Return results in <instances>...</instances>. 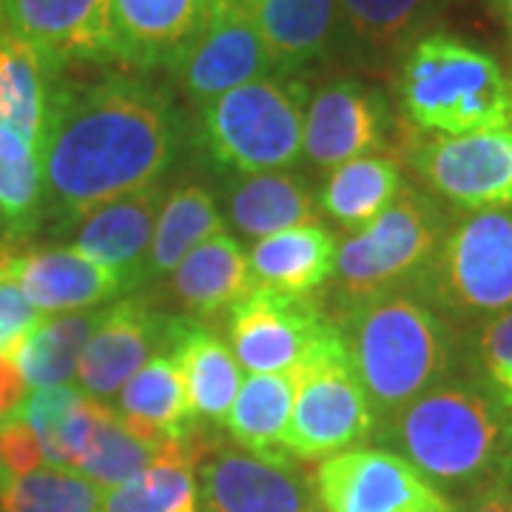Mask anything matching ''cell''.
<instances>
[{
	"label": "cell",
	"instance_id": "1",
	"mask_svg": "<svg viewBox=\"0 0 512 512\" xmlns=\"http://www.w3.org/2000/svg\"><path fill=\"white\" fill-rule=\"evenodd\" d=\"M183 146V117L146 80L109 74L92 86L60 80L40 146L43 202L60 228L154 185Z\"/></svg>",
	"mask_w": 512,
	"mask_h": 512
},
{
	"label": "cell",
	"instance_id": "2",
	"mask_svg": "<svg viewBox=\"0 0 512 512\" xmlns=\"http://www.w3.org/2000/svg\"><path fill=\"white\" fill-rule=\"evenodd\" d=\"M339 330L376 416H396L453 367L450 328L419 296H373L345 308Z\"/></svg>",
	"mask_w": 512,
	"mask_h": 512
},
{
	"label": "cell",
	"instance_id": "3",
	"mask_svg": "<svg viewBox=\"0 0 512 512\" xmlns=\"http://www.w3.org/2000/svg\"><path fill=\"white\" fill-rule=\"evenodd\" d=\"M404 117L430 137L512 126V77L490 52L456 35H421L399 72Z\"/></svg>",
	"mask_w": 512,
	"mask_h": 512
},
{
	"label": "cell",
	"instance_id": "4",
	"mask_svg": "<svg viewBox=\"0 0 512 512\" xmlns=\"http://www.w3.org/2000/svg\"><path fill=\"white\" fill-rule=\"evenodd\" d=\"M387 439L433 484H476L510 450L501 404L470 384L441 382L390 416Z\"/></svg>",
	"mask_w": 512,
	"mask_h": 512
},
{
	"label": "cell",
	"instance_id": "5",
	"mask_svg": "<svg viewBox=\"0 0 512 512\" xmlns=\"http://www.w3.org/2000/svg\"><path fill=\"white\" fill-rule=\"evenodd\" d=\"M308 86L302 77L268 74L202 106V146L239 174L282 171L299 160Z\"/></svg>",
	"mask_w": 512,
	"mask_h": 512
},
{
	"label": "cell",
	"instance_id": "6",
	"mask_svg": "<svg viewBox=\"0 0 512 512\" xmlns=\"http://www.w3.org/2000/svg\"><path fill=\"white\" fill-rule=\"evenodd\" d=\"M436 313L487 322L512 308V208L467 214L441 234L413 279Z\"/></svg>",
	"mask_w": 512,
	"mask_h": 512
},
{
	"label": "cell",
	"instance_id": "7",
	"mask_svg": "<svg viewBox=\"0 0 512 512\" xmlns=\"http://www.w3.org/2000/svg\"><path fill=\"white\" fill-rule=\"evenodd\" d=\"M288 373L293 379V410L285 436L288 456L299 461L328 458L373 436L379 416L336 322Z\"/></svg>",
	"mask_w": 512,
	"mask_h": 512
},
{
	"label": "cell",
	"instance_id": "8",
	"mask_svg": "<svg viewBox=\"0 0 512 512\" xmlns=\"http://www.w3.org/2000/svg\"><path fill=\"white\" fill-rule=\"evenodd\" d=\"M444 214L416 188H404L382 217L356 228L336 251V296L353 308L416 279L444 234Z\"/></svg>",
	"mask_w": 512,
	"mask_h": 512
},
{
	"label": "cell",
	"instance_id": "9",
	"mask_svg": "<svg viewBox=\"0 0 512 512\" xmlns=\"http://www.w3.org/2000/svg\"><path fill=\"white\" fill-rule=\"evenodd\" d=\"M313 493L322 512H456L430 478L382 447H350L322 458Z\"/></svg>",
	"mask_w": 512,
	"mask_h": 512
},
{
	"label": "cell",
	"instance_id": "10",
	"mask_svg": "<svg viewBox=\"0 0 512 512\" xmlns=\"http://www.w3.org/2000/svg\"><path fill=\"white\" fill-rule=\"evenodd\" d=\"M424 185L464 214L512 208V126L427 137L407 148Z\"/></svg>",
	"mask_w": 512,
	"mask_h": 512
},
{
	"label": "cell",
	"instance_id": "11",
	"mask_svg": "<svg viewBox=\"0 0 512 512\" xmlns=\"http://www.w3.org/2000/svg\"><path fill=\"white\" fill-rule=\"evenodd\" d=\"M313 293H288L256 285L228 311V339L248 373H288L330 328Z\"/></svg>",
	"mask_w": 512,
	"mask_h": 512
},
{
	"label": "cell",
	"instance_id": "12",
	"mask_svg": "<svg viewBox=\"0 0 512 512\" xmlns=\"http://www.w3.org/2000/svg\"><path fill=\"white\" fill-rule=\"evenodd\" d=\"M188 100H208L274 74L265 40L245 0H211L200 35L168 69Z\"/></svg>",
	"mask_w": 512,
	"mask_h": 512
},
{
	"label": "cell",
	"instance_id": "13",
	"mask_svg": "<svg viewBox=\"0 0 512 512\" xmlns=\"http://www.w3.org/2000/svg\"><path fill=\"white\" fill-rule=\"evenodd\" d=\"M200 487L205 512H322L308 478L288 453L211 450L200 467Z\"/></svg>",
	"mask_w": 512,
	"mask_h": 512
},
{
	"label": "cell",
	"instance_id": "14",
	"mask_svg": "<svg viewBox=\"0 0 512 512\" xmlns=\"http://www.w3.org/2000/svg\"><path fill=\"white\" fill-rule=\"evenodd\" d=\"M177 319L157 311L146 296L114 302L77 362L80 390L97 402L117 396L151 356L171 348Z\"/></svg>",
	"mask_w": 512,
	"mask_h": 512
},
{
	"label": "cell",
	"instance_id": "15",
	"mask_svg": "<svg viewBox=\"0 0 512 512\" xmlns=\"http://www.w3.org/2000/svg\"><path fill=\"white\" fill-rule=\"evenodd\" d=\"M387 103L356 77L328 80L308 100L302 151L319 168H336L382 151L387 140Z\"/></svg>",
	"mask_w": 512,
	"mask_h": 512
},
{
	"label": "cell",
	"instance_id": "16",
	"mask_svg": "<svg viewBox=\"0 0 512 512\" xmlns=\"http://www.w3.org/2000/svg\"><path fill=\"white\" fill-rule=\"evenodd\" d=\"M0 32L32 43L60 66L120 60L109 0H0Z\"/></svg>",
	"mask_w": 512,
	"mask_h": 512
},
{
	"label": "cell",
	"instance_id": "17",
	"mask_svg": "<svg viewBox=\"0 0 512 512\" xmlns=\"http://www.w3.org/2000/svg\"><path fill=\"white\" fill-rule=\"evenodd\" d=\"M163 208L160 183L106 202L74 222V248L123 279L126 291L148 282V251Z\"/></svg>",
	"mask_w": 512,
	"mask_h": 512
},
{
	"label": "cell",
	"instance_id": "18",
	"mask_svg": "<svg viewBox=\"0 0 512 512\" xmlns=\"http://www.w3.org/2000/svg\"><path fill=\"white\" fill-rule=\"evenodd\" d=\"M0 265L40 313L92 311L128 293L123 279L77 248L0 251Z\"/></svg>",
	"mask_w": 512,
	"mask_h": 512
},
{
	"label": "cell",
	"instance_id": "19",
	"mask_svg": "<svg viewBox=\"0 0 512 512\" xmlns=\"http://www.w3.org/2000/svg\"><path fill=\"white\" fill-rule=\"evenodd\" d=\"M117 55L137 69H171L200 35L211 0H109Z\"/></svg>",
	"mask_w": 512,
	"mask_h": 512
},
{
	"label": "cell",
	"instance_id": "20",
	"mask_svg": "<svg viewBox=\"0 0 512 512\" xmlns=\"http://www.w3.org/2000/svg\"><path fill=\"white\" fill-rule=\"evenodd\" d=\"M336 46L379 69L407 55L439 12V0H336Z\"/></svg>",
	"mask_w": 512,
	"mask_h": 512
},
{
	"label": "cell",
	"instance_id": "21",
	"mask_svg": "<svg viewBox=\"0 0 512 512\" xmlns=\"http://www.w3.org/2000/svg\"><path fill=\"white\" fill-rule=\"evenodd\" d=\"M274 74L299 77L336 46V0H245Z\"/></svg>",
	"mask_w": 512,
	"mask_h": 512
},
{
	"label": "cell",
	"instance_id": "22",
	"mask_svg": "<svg viewBox=\"0 0 512 512\" xmlns=\"http://www.w3.org/2000/svg\"><path fill=\"white\" fill-rule=\"evenodd\" d=\"M114 413L134 436L157 447L168 441H188L197 433V416L188 407L183 376L171 350L151 356L120 387Z\"/></svg>",
	"mask_w": 512,
	"mask_h": 512
},
{
	"label": "cell",
	"instance_id": "23",
	"mask_svg": "<svg viewBox=\"0 0 512 512\" xmlns=\"http://www.w3.org/2000/svg\"><path fill=\"white\" fill-rule=\"evenodd\" d=\"M259 285L251 259L231 234H214L197 245L171 274V291L188 319L231 311Z\"/></svg>",
	"mask_w": 512,
	"mask_h": 512
},
{
	"label": "cell",
	"instance_id": "24",
	"mask_svg": "<svg viewBox=\"0 0 512 512\" xmlns=\"http://www.w3.org/2000/svg\"><path fill=\"white\" fill-rule=\"evenodd\" d=\"M63 66L32 43L0 32V123L40 151Z\"/></svg>",
	"mask_w": 512,
	"mask_h": 512
},
{
	"label": "cell",
	"instance_id": "25",
	"mask_svg": "<svg viewBox=\"0 0 512 512\" xmlns=\"http://www.w3.org/2000/svg\"><path fill=\"white\" fill-rule=\"evenodd\" d=\"M168 350L180 367L191 413L205 421H225L242 384L234 350L214 330L188 316L177 319Z\"/></svg>",
	"mask_w": 512,
	"mask_h": 512
},
{
	"label": "cell",
	"instance_id": "26",
	"mask_svg": "<svg viewBox=\"0 0 512 512\" xmlns=\"http://www.w3.org/2000/svg\"><path fill=\"white\" fill-rule=\"evenodd\" d=\"M228 220L239 234L262 239L299 225H322V208L302 177L265 171L231 188Z\"/></svg>",
	"mask_w": 512,
	"mask_h": 512
},
{
	"label": "cell",
	"instance_id": "27",
	"mask_svg": "<svg viewBox=\"0 0 512 512\" xmlns=\"http://www.w3.org/2000/svg\"><path fill=\"white\" fill-rule=\"evenodd\" d=\"M339 242L322 225H299L256 239L251 271L262 282L288 293L319 291L333 279Z\"/></svg>",
	"mask_w": 512,
	"mask_h": 512
},
{
	"label": "cell",
	"instance_id": "28",
	"mask_svg": "<svg viewBox=\"0 0 512 512\" xmlns=\"http://www.w3.org/2000/svg\"><path fill=\"white\" fill-rule=\"evenodd\" d=\"M407 188L402 168L390 157H359L330 171L328 183L319 194V208L330 220L348 228H365L382 217Z\"/></svg>",
	"mask_w": 512,
	"mask_h": 512
},
{
	"label": "cell",
	"instance_id": "29",
	"mask_svg": "<svg viewBox=\"0 0 512 512\" xmlns=\"http://www.w3.org/2000/svg\"><path fill=\"white\" fill-rule=\"evenodd\" d=\"M291 410V373H251L239 384L237 399L225 416V430L248 453L279 456L285 453Z\"/></svg>",
	"mask_w": 512,
	"mask_h": 512
},
{
	"label": "cell",
	"instance_id": "30",
	"mask_svg": "<svg viewBox=\"0 0 512 512\" xmlns=\"http://www.w3.org/2000/svg\"><path fill=\"white\" fill-rule=\"evenodd\" d=\"M214 234H222V217L211 191L197 183L174 188L157 217L148 251V282L174 274L185 256Z\"/></svg>",
	"mask_w": 512,
	"mask_h": 512
},
{
	"label": "cell",
	"instance_id": "31",
	"mask_svg": "<svg viewBox=\"0 0 512 512\" xmlns=\"http://www.w3.org/2000/svg\"><path fill=\"white\" fill-rule=\"evenodd\" d=\"M106 311H74L57 319H43L15 350L23 382L29 387L66 384L77 373V362Z\"/></svg>",
	"mask_w": 512,
	"mask_h": 512
},
{
	"label": "cell",
	"instance_id": "32",
	"mask_svg": "<svg viewBox=\"0 0 512 512\" xmlns=\"http://www.w3.org/2000/svg\"><path fill=\"white\" fill-rule=\"evenodd\" d=\"M46 214L43 163L26 137L0 123V217L9 237H29Z\"/></svg>",
	"mask_w": 512,
	"mask_h": 512
},
{
	"label": "cell",
	"instance_id": "33",
	"mask_svg": "<svg viewBox=\"0 0 512 512\" xmlns=\"http://www.w3.org/2000/svg\"><path fill=\"white\" fill-rule=\"evenodd\" d=\"M160 447L140 439L120 421V416L100 402L94 416V430L89 447L74 461V473L89 478L100 490H111L128 478L140 476L157 458Z\"/></svg>",
	"mask_w": 512,
	"mask_h": 512
},
{
	"label": "cell",
	"instance_id": "34",
	"mask_svg": "<svg viewBox=\"0 0 512 512\" xmlns=\"http://www.w3.org/2000/svg\"><path fill=\"white\" fill-rule=\"evenodd\" d=\"M103 490L69 467H40L26 476H0L3 512H100Z\"/></svg>",
	"mask_w": 512,
	"mask_h": 512
},
{
	"label": "cell",
	"instance_id": "35",
	"mask_svg": "<svg viewBox=\"0 0 512 512\" xmlns=\"http://www.w3.org/2000/svg\"><path fill=\"white\" fill-rule=\"evenodd\" d=\"M197 433L188 441H168L157 458L143 470L148 501L154 512H197V478L194 467L202 456Z\"/></svg>",
	"mask_w": 512,
	"mask_h": 512
},
{
	"label": "cell",
	"instance_id": "36",
	"mask_svg": "<svg viewBox=\"0 0 512 512\" xmlns=\"http://www.w3.org/2000/svg\"><path fill=\"white\" fill-rule=\"evenodd\" d=\"M86 393L72 384H55V387H37L32 390L12 416H20L32 430L43 447V458L49 467H57V447H60V430L69 419L72 407Z\"/></svg>",
	"mask_w": 512,
	"mask_h": 512
},
{
	"label": "cell",
	"instance_id": "37",
	"mask_svg": "<svg viewBox=\"0 0 512 512\" xmlns=\"http://www.w3.org/2000/svg\"><path fill=\"white\" fill-rule=\"evenodd\" d=\"M476 359L487 393L504 410H512V308L481 325Z\"/></svg>",
	"mask_w": 512,
	"mask_h": 512
},
{
	"label": "cell",
	"instance_id": "38",
	"mask_svg": "<svg viewBox=\"0 0 512 512\" xmlns=\"http://www.w3.org/2000/svg\"><path fill=\"white\" fill-rule=\"evenodd\" d=\"M43 322L35 305L26 299V293L6 268L0 265V353L15 356L20 342Z\"/></svg>",
	"mask_w": 512,
	"mask_h": 512
},
{
	"label": "cell",
	"instance_id": "39",
	"mask_svg": "<svg viewBox=\"0 0 512 512\" xmlns=\"http://www.w3.org/2000/svg\"><path fill=\"white\" fill-rule=\"evenodd\" d=\"M43 464L46 458L35 430L20 416L0 421V470L6 476H26L32 470H40Z\"/></svg>",
	"mask_w": 512,
	"mask_h": 512
},
{
	"label": "cell",
	"instance_id": "40",
	"mask_svg": "<svg viewBox=\"0 0 512 512\" xmlns=\"http://www.w3.org/2000/svg\"><path fill=\"white\" fill-rule=\"evenodd\" d=\"M26 387L29 384L23 382L15 356L0 353V421L9 419L18 410V404L26 399Z\"/></svg>",
	"mask_w": 512,
	"mask_h": 512
},
{
	"label": "cell",
	"instance_id": "41",
	"mask_svg": "<svg viewBox=\"0 0 512 512\" xmlns=\"http://www.w3.org/2000/svg\"><path fill=\"white\" fill-rule=\"evenodd\" d=\"M467 512H512V493L507 487H501V484L487 487Z\"/></svg>",
	"mask_w": 512,
	"mask_h": 512
},
{
	"label": "cell",
	"instance_id": "42",
	"mask_svg": "<svg viewBox=\"0 0 512 512\" xmlns=\"http://www.w3.org/2000/svg\"><path fill=\"white\" fill-rule=\"evenodd\" d=\"M490 3H493L495 15H498V20L504 23V29L512 37V0H490Z\"/></svg>",
	"mask_w": 512,
	"mask_h": 512
},
{
	"label": "cell",
	"instance_id": "43",
	"mask_svg": "<svg viewBox=\"0 0 512 512\" xmlns=\"http://www.w3.org/2000/svg\"><path fill=\"white\" fill-rule=\"evenodd\" d=\"M507 461H510V473H512V427H510V450H507Z\"/></svg>",
	"mask_w": 512,
	"mask_h": 512
},
{
	"label": "cell",
	"instance_id": "44",
	"mask_svg": "<svg viewBox=\"0 0 512 512\" xmlns=\"http://www.w3.org/2000/svg\"><path fill=\"white\" fill-rule=\"evenodd\" d=\"M0 476H3V470H0Z\"/></svg>",
	"mask_w": 512,
	"mask_h": 512
}]
</instances>
